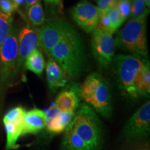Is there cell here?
Wrapping results in <instances>:
<instances>
[{
    "instance_id": "1",
    "label": "cell",
    "mask_w": 150,
    "mask_h": 150,
    "mask_svg": "<svg viewBox=\"0 0 150 150\" xmlns=\"http://www.w3.org/2000/svg\"><path fill=\"white\" fill-rule=\"evenodd\" d=\"M48 56L72 79L79 77L87 69L84 42L74 27L52 48Z\"/></svg>"
},
{
    "instance_id": "2",
    "label": "cell",
    "mask_w": 150,
    "mask_h": 150,
    "mask_svg": "<svg viewBox=\"0 0 150 150\" xmlns=\"http://www.w3.org/2000/svg\"><path fill=\"white\" fill-rule=\"evenodd\" d=\"M81 99L105 118L112 114V97L107 81L97 73H92L80 86Z\"/></svg>"
},
{
    "instance_id": "3",
    "label": "cell",
    "mask_w": 150,
    "mask_h": 150,
    "mask_svg": "<svg viewBox=\"0 0 150 150\" xmlns=\"http://www.w3.org/2000/svg\"><path fill=\"white\" fill-rule=\"evenodd\" d=\"M68 127L81 137L89 150L100 149L103 143L102 125L96 112L88 105H79Z\"/></svg>"
},
{
    "instance_id": "4",
    "label": "cell",
    "mask_w": 150,
    "mask_h": 150,
    "mask_svg": "<svg viewBox=\"0 0 150 150\" xmlns=\"http://www.w3.org/2000/svg\"><path fill=\"white\" fill-rule=\"evenodd\" d=\"M146 18L132 19L118 31L115 47L125 52L148 59V49L146 37Z\"/></svg>"
},
{
    "instance_id": "5",
    "label": "cell",
    "mask_w": 150,
    "mask_h": 150,
    "mask_svg": "<svg viewBox=\"0 0 150 150\" xmlns=\"http://www.w3.org/2000/svg\"><path fill=\"white\" fill-rule=\"evenodd\" d=\"M148 60L133 54H119L113 61L116 80L124 95L131 99L138 97L135 88V80Z\"/></svg>"
},
{
    "instance_id": "6",
    "label": "cell",
    "mask_w": 150,
    "mask_h": 150,
    "mask_svg": "<svg viewBox=\"0 0 150 150\" xmlns=\"http://www.w3.org/2000/svg\"><path fill=\"white\" fill-rule=\"evenodd\" d=\"M18 31L13 26L8 36L0 47V95L16 76L18 59Z\"/></svg>"
},
{
    "instance_id": "7",
    "label": "cell",
    "mask_w": 150,
    "mask_h": 150,
    "mask_svg": "<svg viewBox=\"0 0 150 150\" xmlns=\"http://www.w3.org/2000/svg\"><path fill=\"white\" fill-rule=\"evenodd\" d=\"M150 133V102L147 101L131 116L121 131L125 140L142 139Z\"/></svg>"
},
{
    "instance_id": "8",
    "label": "cell",
    "mask_w": 150,
    "mask_h": 150,
    "mask_svg": "<svg viewBox=\"0 0 150 150\" xmlns=\"http://www.w3.org/2000/svg\"><path fill=\"white\" fill-rule=\"evenodd\" d=\"M112 34L95 28L91 40L92 52L95 59L102 68L107 69L111 65L115 50Z\"/></svg>"
},
{
    "instance_id": "9",
    "label": "cell",
    "mask_w": 150,
    "mask_h": 150,
    "mask_svg": "<svg viewBox=\"0 0 150 150\" xmlns=\"http://www.w3.org/2000/svg\"><path fill=\"white\" fill-rule=\"evenodd\" d=\"M73 28L65 20H50L39 29V47L47 55L56 45Z\"/></svg>"
},
{
    "instance_id": "10",
    "label": "cell",
    "mask_w": 150,
    "mask_h": 150,
    "mask_svg": "<svg viewBox=\"0 0 150 150\" xmlns=\"http://www.w3.org/2000/svg\"><path fill=\"white\" fill-rule=\"evenodd\" d=\"M74 21L86 33H92L96 27L99 18L97 7L88 0H81L71 10Z\"/></svg>"
},
{
    "instance_id": "11",
    "label": "cell",
    "mask_w": 150,
    "mask_h": 150,
    "mask_svg": "<svg viewBox=\"0 0 150 150\" xmlns=\"http://www.w3.org/2000/svg\"><path fill=\"white\" fill-rule=\"evenodd\" d=\"M18 59L16 72L25 62L33 50L39 47V29L27 25L20 30L18 34Z\"/></svg>"
},
{
    "instance_id": "12",
    "label": "cell",
    "mask_w": 150,
    "mask_h": 150,
    "mask_svg": "<svg viewBox=\"0 0 150 150\" xmlns=\"http://www.w3.org/2000/svg\"><path fill=\"white\" fill-rule=\"evenodd\" d=\"M80 86H67L56 97L54 104L61 111L76 112L80 105Z\"/></svg>"
},
{
    "instance_id": "13",
    "label": "cell",
    "mask_w": 150,
    "mask_h": 150,
    "mask_svg": "<svg viewBox=\"0 0 150 150\" xmlns=\"http://www.w3.org/2000/svg\"><path fill=\"white\" fill-rule=\"evenodd\" d=\"M45 112L34 108L26 111L24 117L22 136L25 134H38L45 129Z\"/></svg>"
},
{
    "instance_id": "14",
    "label": "cell",
    "mask_w": 150,
    "mask_h": 150,
    "mask_svg": "<svg viewBox=\"0 0 150 150\" xmlns=\"http://www.w3.org/2000/svg\"><path fill=\"white\" fill-rule=\"evenodd\" d=\"M47 81L49 89L52 93H56L58 89L65 87L68 81V76L55 61L50 58L46 66Z\"/></svg>"
},
{
    "instance_id": "15",
    "label": "cell",
    "mask_w": 150,
    "mask_h": 150,
    "mask_svg": "<svg viewBox=\"0 0 150 150\" xmlns=\"http://www.w3.org/2000/svg\"><path fill=\"white\" fill-rule=\"evenodd\" d=\"M74 114L75 112L73 111H60L57 115L46 120L47 131L52 135L65 131L72 122Z\"/></svg>"
},
{
    "instance_id": "16",
    "label": "cell",
    "mask_w": 150,
    "mask_h": 150,
    "mask_svg": "<svg viewBox=\"0 0 150 150\" xmlns=\"http://www.w3.org/2000/svg\"><path fill=\"white\" fill-rule=\"evenodd\" d=\"M135 88L138 97L147 98L150 94V65L148 61L135 80Z\"/></svg>"
},
{
    "instance_id": "17",
    "label": "cell",
    "mask_w": 150,
    "mask_h": 150,
    "mask_svg": "<svg viewBox=\"0 0 150 150\" xmlns=\"http://www.w3.org/2000/svg\"><path fill=\"white\" fill-rule=\"evenodd\" d=\"M61 147L63 150H89L81 137L69 127L64 131Z\"/></svg>"
},
{
    "instance_id": "18",
    "label": "cell",
    "mask_w": 150,
    "mask_h": 150,
    "mask_svg": "<svg viewBox=\"0 0 150 150\" xmlns=\"http://www.w3.org/2000/svg\"><path fill=\"white\" fill-rule=\"evenodd\" d=\"M24 65L28 70L33 72L38 76H40L45 67L44 56L40 50L35 49L25 60Z\"/></svg>"
},
{
    "instance_id": "19",
    "label": "cell",
    "mask_w": 150,
    "mask_h": 150,
    "mask_svg": "<svg viewBox=\"0 0 150 150\" xmlns=\"http://www.w3.org/2000/svg\"><path fill=\"white\" fill-rule=\"evenodd\" d=\"M6 134V150H11L18 147L17 142L20 136H22L23 127L16 125L11 122H4Z\"/></svg>"
},
{
    "instance_id": "20",
    "label": "cell",
    "mask_w": 150,
    "mask_h": 150,
    "mask_svg": "<svg viewBox=\"0 0 150 150\" xmlns=\"http://www.w3.org/2000/svg\"><path fill=\"white\" fill-rule=\"evenodd\" d=\"M13 27L12 14L0 11V47L8 36Z\"/></svg>"
},
{
    "instance_id": "21",
    "label": "cell",
    "mask_w": 150,
    "mask_h": 150,
    "mask_svg": "<svg viewBox=\"0 0 150 150\" xmlns=\"http://www.w3.org/2000/svg\"><path fill=\"white\" fill-rule=\"evenodd\" d=\"M28 17L33 26H40L45 23V18L40 1L31 6L28 9Z\"/></svg>"
},
{
    "instance_id": "22",
    "label": "cell",
    "mask_w": 150,
    "mask_h": 150,
    "mask_svg": "<svg viewBox=\"0 0 150 150\" xmlns=\"http://www.w3.org/2000/svg\"><path fill=\"white\" fill-rule=\"evenodd\" d=\"M26 110L22 106H17L9 110L4 116L3 122H11L23 127L24 117Z\"/></svg>"
},
{
    "instance_id": "23",
    "label": "cell",
    "mask_w": 150,
    "mask_h": 150,
    "mask_svg": "<svg viewBox=\"0 0 150 150\" xmlns=\"http://www.w3.org/2000/svg\"><path fill=\"white\" fill-rule=\"evenodd\" d=\"M149 10L146 8L143 0H132L131 16L132 19H138L147 17Z\"/></svg>"
},
{
    "instance_id": "24",
    "label": "cell",
    "mask_w": 150,
    "mask_h": 150,
    "mask_svg": "<svg viewBox=\"0 0 150 150\" xmlns=\"http://www.w3.org/2000/svg\"><path fill=\"white\" fill-rule=\"evenodd\" d=\"M107 14L110 21L112 31L114 33L118 29V28L121 27L122 24L125 22V20L122 17L120 13L118 10L117 5L110 9Z\"/></svg>"
},
{
    "instance_id": "25",
    "label": "cell",
    "mask_w": 150,
    "mask_h": 150,
    "mask_svg": "<svg viewBox=\"0 0 150 150\" xmlns=\"http://www.w3.org/2000/svg\"><path fill=\"white\" fill-rule=\"evenodd\" d=\"M132 0H118L117 7L124 20H127L131 16Z\"/></svg>"
},
{
    "instance_id": "26",
    "label": "cell",
    "mask_w": 150,
    "mask_h": 150,
    "mask_svg": "<svg viewBox=\"0 0 150 150\" xmlns=\"http://www.w3.org/2000/svg\"><path fill=\"white\" fill-rule=\"evenodd\" d=\"M118 0H97V9L99 16L108 13L112 8L115 6Z\"/></svg>"
},
{
    "instance_id": "27",
    "label": "cell",
    "mask_w": 150,
    "mask_h": 150,
    "mask_svg": "<svg viewBox=\"0 0 150 150\" xmlns=\"http://www.w3.org/2000/svg\"><path fill=\"white\" fill-rule=\"evenodd\" d=\"M95 28H96V29L102 30V31H106V32L111 33V34L113 33L112 31L110 21L107 13L99 16L98 22H97V26Z\"/></svg>"
},
{
    "instance_id": "28",
    "label": "cell",
    "mask_w": 150,
    "mask_h": 150,
    "mask_svg": "<svg viewBox=\"0 0 150 150\" xmlns=\"http://www.w3.org/2000/svg\"><path fill=\"white\" fill-rule=\"evenodd\" d=\"M18 6L11 0H0V11L5 13H11L18 10Z\"/></svg>"
},
{
    "instance_id": "29",
    "label": "cell",
    "mask_w": 150,
    "mask_h": 150,
    "mask_svg": "<svg viewBox=\"0 0 150 150\" xmlns=\"http://www.w3.org/2000/svg\"><path fill=\"white\" fill-rule=\"evenodd\" d=\"M40 1V0H25V8L26 9H29L31 6L34 5L37 2Z\"/></svg>"
},
{
    "instance_id": "30",
    "label": "cell",
    "mask_w": 150,
    "mask_h": 150,
    "mask_svg": "<svg viewBox=\"0 0 150 150\" xmlns=\"http://www.w3.org/2000/svg\"><path fill=\"white\" fill-rule=\"evenodd\" d=\"M45 1L47 4H50L59 5L61 0H45Z\"/></svg>"
},
{
    "instance_id": "31",
    "label": "cell",
    "mask_w": 150,
    "mask_h": 150,
    "mask_svg": "<svg viewBox=\"0 0 150 150\" xmlns=\"http://www.w3.org/2000/svg\"><path fill=\"white\" fill-rule=\"evenodd\" d=\"M11 1H12L13 2L16 6H18V7L20 6L24 5L23 1H22V0H11Z\"/></svg>"
},
{
    "instance_id": "32",
    "label": "cell",
    "mask_w": 150,
    "mask_h": 150,
    "mask_svg": "<svg viewBox=\"0 0 150 150\" xmlns=\"http://www.w3.org/2000/svg\"><path fill=\"white\" fill-rule=\"evenodd\" d=\"M143 1H144V2H145L146 6H147L148 7L149 6V5H150V0H143Z\"/></svg>"
},
{
    "instance_id": "33",
    "label": "cell",
    "mask_w": 150,
    "mask_h": 150,
    "mask_svg": "<svg viewBox=\"0 0 150 150\" xmlns=\"http://www.w3.org/2000/svg\"><path fill=\"white\" fill-rule=\"evenodd\" d=\"M22 1H23V4H24V5L25 4V0H22Z\"/></svg>"
},
{
    "instance_id": "34",
    "label": "cell",
    "mask_w": 150,
    "mask_h": 150,
    "mask_svg": "<svg viewBox=\"0 0 150 150\" xmlns=\"http://www.w3.org/2000/svg\"></svg>"
}]
</instances>
